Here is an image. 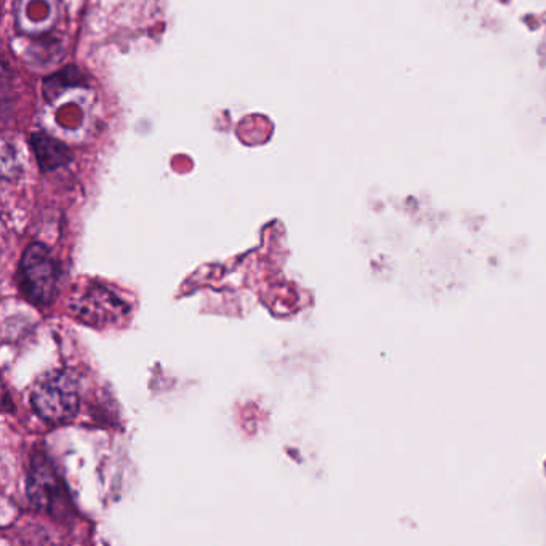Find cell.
<instances>
[{
	"instance_id": "obj_1",
	"label": "cell",
	"mask_w": 546,
	"mask_h": 546,
	"mask_svg": "<svg viewBox=\"0 0 546 546\" xmlns=\"http://www.w3.org/2000/svg\"><path fill=\"white\" fill-rule=\"evenodd\" d=\"M31 404L42 420L63 425L76 417L81 404L79 385L68 372L57 370L42 377L31 394Z\"/></svg>"
},
{
	"instance_id": "obj_2",
	"label": "cell",
	"mask_w": 546,
	"mask_h": 546,
	"mask_svg": "<svg viewBox=\"0 0 546 546\" xmlns=\"http://www.w3.org/2000/svg\"><path fill=\"white\" fill-rule=\"evenodd\" d=\"M60 281V268L44 244H31L20 263V286L23 294L37 305L55 300Z\"/></svg>"
},
{
	"instance_id": "obj_3",
	"label": "cell",
	"mask_w": 546,
	"mask_h": 546,
	"mask_svg": "<svg viewBox=\"0 0 546 546\" xmlns=\"http://www.w3.org/2000/svg\"><path fill=\"white\" fill-rule=\"evenodd\" d=\"M29 500L37 510L52 511L65 506V489L44 455H36L28 474Z\"/></svg>"
},
{
	"instance_id": "obj_4",
	"label": "cell",
	"mask_w": 546,
	"mask_h": 546,
	"mask_svg": "<svg viewBox=\"0 0 546 546\" xmlns=\"http://www.w3.org/2000/svg\"><path fill=\"white\" fill-rule=\"evenodd\" d=\"M31 146H33L37 164L44 172H52V170L65 167L73 159L71 149L63 141L52 137L49 133H34L31 138Z\"/></svg>"
},
{
	"instance_id": "obj_5",
	"label": "cell",
	"mask_w": 546,
	"mask_h": 546,
	"mask_svg": "<svg viewBox=\"0 0 546 546\" xmlns=\"http://www.w3.org/2000/svg\"><path fill=\"white\" fill-rule=\"evenodd\" d=\"M125 306L117 300L116 295L109 290L95 289L89 290L85 297L79 302V314L89 313V322L97 324L100 319L103 324L108 321H113L114 316L124 311Z\"/></svg>"
}]
</instances>
